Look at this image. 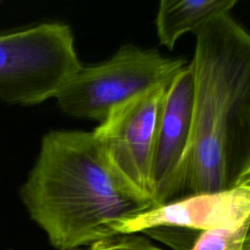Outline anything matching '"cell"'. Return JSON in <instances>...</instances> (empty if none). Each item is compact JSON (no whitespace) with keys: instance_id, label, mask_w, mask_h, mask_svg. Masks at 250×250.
<instances>
[{"instance_id":"cell-2","label":"cell","mask_w":250,"mask_h":250,"mask_svg":"<svg viewBox=\"0 0 250 250\" xmlns=\"http://www.w3.org/2000/svg\"><path fill=\"white\" fill-rule=\"evenodd\" d=\"M195 36L185 196L234 188L250 166V31L226 14Z\"/></svg>"},{"instance_id":"cell-6","label":"cell","mask_w":250,"mask_h":250,"mask_svg":"<svg viewBox=\"0 0 250 250\" xmlns=\"http://www.w3.org/2000/svg\"><path fill=\"white\" fill-rule=\"evenodd\" d=\"M192 124L193 76L187 64L165 91L153 162L156 207L186 194Z\"/></svg>"},{"instance_id":"cell-8","label":"cell","mask_w":250,"mask_h":250,"mask_svg":"<svg viewBox=\"0 0 250 250\" xmlns=\"http://www.w3.org/2000/svg\"><path fill=\"white\" fill-rule=\"evenodd\" d=\"M237 2L235 0H162L155 18L159 43L172 50L181 36L196 32L204 24L226 14Z\"/></svg>"},{"instance_id":"cell-4","label":"cell","mask_w":250,"mask_h":250,"mask_svg":"<svg viewBox=\"0 0 250 250\" xmlns=\"http://www.w3.org/2000/svg\"><path fill=\"white\" fill-rule=\"evenodd\" d=\"M187 64L155 49L122 46L109 60L81 68L56 94L65 114L102 122L116 105L168 84Z\"/></svg>"},{"instance_id":"cell-12","label":"cell","mask_w":250,"mask_h":250,"mask_svg":"<svg viewBox=\"0 0 250 250\" xmlns=\"http://www.w3.org/2000/svg\"><path fill=\"white\" fill-rule=\"evenodd\" d=\"M242 250H250V222H249V225L247 228V232H246V236L244 239Z\"/></svg>"},{"instance_id":"cell-7","label":"cell","mask_w":250,"mask_h":250,"mask_svg":"<svg viewBox=\"0 0 250 250\" xmlns=\"http://www.w3.org/2000/svg\"><path fill=\"white\" fill-rule=\"evenodd\" d=\"M250 222V188L189 194L148 209L121 223L118 234L143 233L157 228L193 231L237 229Z\"/></svg>"},{"instance_id":"cell-3","label":"cell","mask_w":250,"mask_h":250,"mask_svg":"<svg viewBox=\"0 0 250 250\" xmlns=\"http://www.w3.org/2000/svg\"><path fill=\"white\" fill-rule=\"evenodd\" d=\"M81 66L66 23L42 22L0 33V101L40 104L55 97Z\"/></svg>"},{"instance_id":"cell-10","label":"cell","mask_w":250,"mask_h":250,"mask_svg":"<svg viewBox=\"0 0 250 250\" xmlns=\"http://www.w3.org/2000/svg\"><path fill=\"white\" fill-rule=\"evenodd\" d=\"M72 250H164L154 244L145 233L118 234L90 245L85 249Z\"/></svg>"},{"instance_id":"cell-5","label":"cell","mask_w":250,"mask_h":250,"mask_svg":"<svg viewBox=\"0 0 250 250\" xmlns=\"http://www.w3.org/2000/svg\"><path fill=\"white\" fill-rule=\"evenodd\" d=\"M168 84L152 87L116 105L93 131L117 176L155 207L153 162Z\"/></svg>"},{"instance_id":"cell-9","label":"cell","mask_w":250,"mask_h":250,"mask_svg":"<svg viewBox=\"0 0 250 250\" xmlns=\"http://www.w3.org/2000/svg\"><path fill=\"white\" fill-rule=\"evenodd\" d=\"M248 225L237 229L200 231L188 250H242Z\"/></svg>"},{"instance_id":"cell-11","label":"cell","mask_w":250,"mask_h":250,"mask_svg":"<svg viewBox=\"0 0 250 250\" xmlns=\"http://www.w3.org/2000/svg\"><path fill=\"white\" fill-rule=\"evenodd\" d=\"M239 186L250 188V166L247 168V170L243 173V175L239 179L237 187H239Z\"/></svg>"},{"instance_id":"cell-1","label":"cell","mask_w":250,"mask_h":250,"mask_svg":"<svg viewBox=\"0 0 250 250\" xmlns=\"http://www.w3.org/2000/svg\"><path fill=\"white\" fill-rule=\"evenodd\" d=\"M30 218L59 250L118 235L125 220L154 204L113 171L93 132L53 130L20 189Z\"/></svg>"}]
</instances>
